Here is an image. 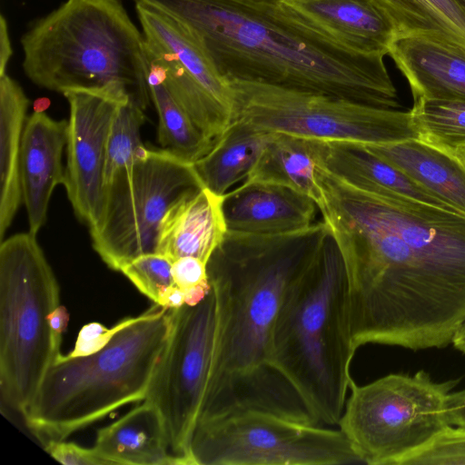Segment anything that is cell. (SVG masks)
I'll use <instances>...</instances> for the list:
<instances>
[{"label":"cell","instance_id":"6da1fadb","mask_svg":"<svg viewBox=\"0 0 465 465\" xmlns=\"http://www.w3.org/2000/svg\"><path fill=\"white\" fill-rule=\"evenodd\" d=\"M347 277L356 350L441 349L465 322V216L360 190L316 163Z\"/></svg>","mask_w":465,"mask_h":465},{"label":"cell","instance_id":"7a4b0ae2","mask_svg":"<svg viewBox=\"0 0 465 465\" xmlns=\"http://www.w3.org/2000/svg\"><path fill=\"white\" fill-rule=\"evenodd\" d=\"M329 233L323 221L275 235L226 232L207 262L216 332L197 425L248 410L318 425L274 367L272 337L286 293L315 260Z\"/></svg>","mask_w":465,"mask_h":465},{"label":"cell","instance_id":"3957f363","mask_svg":"<svg viewBox=\"0 0 465 465\" xmlns=\"http://www.w3.org/2000/svg\"><path fill=\"white\" fill-rule=\"evenodd\" d=\"M178 23L227 82L258 83L395 109L383 55L349 50L281 6L238 0H133Z\"/></svg>","mask_w":465,"mask_h":465},{"label":"cell","instance_id":"277c9868","mask_svg":"<svg viewBox=\"0 0 465 465\" xmlns=\"http://www.w3.org/2000/svg\"><path fill=\"white\" fill-rule=\"evenodd\" d=\"M21 45L25 74L41 88L102 93L144 111L152 102L145 37L121 0H65Z\"/></svg>","mask_w":465,"mask_h":465},{"label":"cell","instance_id":"5b68a950","mask_svg":"<svg viewBox=\"0 0 465 465\" xmlns=\"http://www.w3.org/2000/svg\"><path fill=\"white\" fill-rule=\"evenodd\" d=\"M346 272L331 232L285 295L272 337L274 367L320 426H337L350 385L353 345Z\"/></svg>","mask_w":465,"mask_h":465},{"label":"cell","instance_id":"8992f818","mask_svg":"<svg viewBox=\"0 0 465 465\" xmlns=\"http://www.w3.org/2000/svg\"><path fill=\"white\" fill-rule=\"evenodd\" d=\"M171 324V309L154 303L98 352L61 354L22 415L27 428L45 447L144 401Z\"/></svg>","mask_w":465,"mask_h":465},{"label":"cell","instance_id":"52a82bcc","mask_svg":"<svg viewBox=\"0 0 465 465\" xmlns=\"http://www.w3.org/2000/svg\"><path fill=\"white\" fill-rule=\"evenodd\" d=\"M36 235L18 232L0 244L1 399L21 415L62 354L48 321L60 288Z\"/></svg>","mask_w":465,"mask_h":465},{"label":"cell","instance_id":"ba28073f","mask_svg":"<svg viewBox=\"0 0 465 465\" xmlns=\"http://www.w3.org/2000/svg\"><path fill=\"white\" fill-rule=\"evenodd\" d=\"M459 381L436 382L424 371L352 381L337 426L361 463L397 465L450 425L446 399Z\"/></svg>","mask_w":465,"mask_h":465},{"label":"cell","instance_id":"9c48e42d","mask_svg":"<svg viewBox=\"0 0 465 465\" xmlns=\"http://www.w3.org/2000/svg\"><path fill=\"white\" fill-rule=\"evenodd\" d=\"M202 188L193 163L145 147L104 187L99 218L89 227L94 250L118 272L136 257L156 252L167 211Z\"/></svg>","mask_w":465,"mask_h":465},{"label":"cell","instance_id":"30bf717a","mask_svg":"<svg viewBox=\"0 0 465 465\" xmlns=\"http://www.w3.org/2000/svg\"><path fill=\"white\" fill-rule=\"evenodd\" d=\"M230 85L234 119L262 132L363 144L418 138L411 112L258 83L232 81Z\"/></svg>","mask_w":465,"mask_h":465},{"label":"cell","instance_id":"8fae6325","mask_svg":"<svg viewBox=\"0 0 465 465\" xmlns=\"http://www.w3.org/2000/svg\"><path fill=\"white\" fill-rule=\"evenodd\" d=\"M195 465H344L361 463L338 429L248 410L198 424Z\"/></svg>","mask_w":465,"mask_h":465},{"label":"cell","instance_id":"7c38bea8","mask_svg":"<svg viewBox=\"0 0 465 465\" xmlns=\"http://www.w3.org/2000/svg\"><path fill=\"white\" fill-rule=\"evenodd\" d=\"M170 333L145 401L163 420L169 452L181 465H195L191 443L213 358L216 307L213 290L200 303L171 309Z\"/></svg>","mask_w":465,"mask_h":465},{"label":"cell","instance_id":"4fadbf2b","mask_svg":"<svg viewBox=\"0 0 465 465\" xmlns=\"http://www.w3.org/2000/svg\"><path fill=\"white\" fill-rule=\"evenodd\" d=\"M69 104L64 186L75 216L88 228L100 215L105 153L111 125L125 101L90 91L63 94Z\"/></svg>","mask_w":465,"mask_h":465},{"label":"cell","instance_id":"5bb4252c","mask_svg":"<svg viewBox=\"0 0 465 465\" xmlns=\"http://www.w3.org/2000/svg\"><path fill=\"white\" fill-rule=\"evenodd\" d=\"M68 120H55L42 109L27 116L22 139L20 180L29 231L36 233L46 222L54 188L64 185Z\"/></svg>","mask_w":465,"mask_h":465},{"label":"cell","instance_id":"9a60e30c","mask_svg":"<svg viewBox=\"0 0 465 465\" xmlns=\"http://www.w3.org/2000/svg\"><path fill=\"white\" fill-rule=\"evenodd\" d=\"M280 6L356 53L385 56L398 37L393 22L373 0H286Z\"/></svg>","mask_w":465,"mask_h":465},{"label":"cell","instance_id":"2e32d148","mask_svg":"<svg viewBox=\"0 0 465 465\" xmlns=\"http://www.w3.org/2000/svg\"><path fill=\"white\" fill-rule=\"evenodd\" d=\"M227 232L275 235L306 229L314 223L316 203L291 188L243 182L223 196Z\"/></svg>","mask_w":465,"mask_h":465},{"label":"cell","instance_id":"e0dca14e","mask_svg":"<svg viewBox=\"0 0 465 465\" xmlns=\"http://www.w3.org/2000/svg\"><path fill=\"white\" fill-rule=\"evenodd\" d=\"M311 143L317 164L360 190L458 213L362 143L313 140Z\"/></svg>","mask_w":465,"mask_h":465},{"label":"cell","instance_id":"ac0fdd59","mask_svg":"<svg viewBox=\"0 0 465 465\" xmlns=\"http://www.w3.org/2000/svg\"><path fill=\"white\" fill-rule=\"evenodd\" d=\"M388 55L408 80L413 99L465 101V49L421 35L397 37Z\"/></svg>","mask_w":465,"mask_h":465},{"label":"cell","instance_id":"d6986e66","mask_svg":"<svg viewBox=\"0 0 465 465\" xmlns=\"http://www.w3.org/2000/svg\"><path fill=\"white\" fill-rule=\"evenodd\" d=\"M223 196L202 188L173 204L162 221L156 252L172 262L193 256L207 263L227 232Z\"/></svg>","mask_w":465,"mask_h":465},{"label":"cell","instance_id":"ffe728a7","mask_svg":"<svg viewBox=\"0 0 465 465\" xmlns=\"http://www.w3.org/2000/svg\"><path fill=\"white\" fill-rule=\"evenodd\" d=\"M363 145L465 216V156L419 138Z\"/></svg>","mask_w":465,"mask_h":465},{"label":"cell","instance_id":"44dd1931","mask_svg":"<svg viewBox=\"0 0 465 465\" xmlns=\"http://www.w3.org/2000/svg\"><path fill=\"white\" fill-rule=\"evenodd\" d=\"M93 448L106 465H181L169 452L162 415L145 400L98 430Z\"/></svg>","mask_w":465,"mask_h":465},{"label":"cell","instance_id":"7402d4cb","mask_svg":"<svg viewBox=\"0 0 465 465\" xmlns=\"http://www.w3.org/2000/svg\"><path fill=\"white\" fill-rule=\"evenodd\" d=\"M29 99L6 74L0 75V240L23 203L20 161Z\"/></svg>","mask_w":465,"mask_h":465},{"label":"cell","instance_id":"603a6c76","mask_svg":"<svg viewBox=\"0 0 465 465\" xmlns=\"http://www.w3.org/2000/svg\"><path fill=\"white\" fill-rule=\"evenodd\" d=\"M272 134L234 119L212 149L193 163L203 188L223 196L246 180Z\"/></svg>","mask_w":465,"mask_h":465},{"label":"cell","instance_id":"cb8c5ba5","mask_svg":"<svg viewBox=\"0 0 465 465\" xmlns=\"http://www.w3.org/2000/svg\"><path fill=\"white\" fill-rule=\"evenodd\" d=\"M135 11L145 39L169 51L234 118L230 83L218 74L193 37L174 20L149 5L136 3Z\"/></svg>","mask_w":465,"mask_h":465},{"label":"cell","instance_id":"d4e9b609","mask_svg":"<svg viewBox=\"0 0 465 465\" xmlns=\"http://www.w3.org/2000/svg\"><path fill=\"white\" fill-rule=\"evenodd\" d=\"M244 182L282 185L311 197L319 207L322 194L316 178L311 140L272 134Z\"/></svg>","mask_w":465,"mask_h":465},{"label":"cell","instance_id":"484cf974","mask_svg":"<svg viewBox=\"0 0 465 465\" xmlns=\"http://www.w3.org/2000/svg\"><path fill=\"white\" fill-rule=\"evenodd\" d=\"M399 36L421 35L465 49V8L458 0H373Z\"/></svg>","mask_w":465,"mask_h":465},{"label":"cell","instance_id":"4316f807","mask_svg":"<svg viewBox=\"0 0 465 465\" xmlns=\"http://www.w3.org/2000/svg\"><path fill=\"white\" fill-rule=\"evenodd\" d=\"M148 84L158 115L157 139L161 149L193 163L205 155L215 141L205 135L173 99L163 82V69L149 56Z\"/></svg>","mask_w":465,"mask_h":465},{"label":"cell","instance_id":"83f0119b","mask_svg":"<svg viewBox=\"0 0 465 465\" xmlns=\"http://www.w3.org/2000/svg\"><path fill=\"white\" fill-rule=\"evenodd\" d=\"M410 112L419 139L465 156V101L418 98Z\"/></svg>","mask_w":465,"mask_h":465},{"label":"cell","instance_id":"f1b7e54d","mask_svg":"<svg viewBox=\"0 0 465 465\" xmlns=\"http://www.w3.org/2000/svg\"><path fill=\"white\" fill-rule=\"evenodd\" d=\"M145 111L137 104L123 102L114 117L105 153L104 189L121 171L133 164L145 148L141 129L145 122Z\"/></svg>","mask_w":465,"mask_h":465},{"label":"cell","instance_id":"f546056e","mask_svg":"<svg viewBox=\"0 0 465 465\" xmlns=\"http://www.w3.org/2000/svg\"><path fill=\"white\" fill-rule=\"evenodd\" d=\"M172 262L164 255L153 252L140 255L125 264L121 272L147 298L158 303L160 295L174 284Z\"/></svg>","mask_w":465,"mask_h":465},{"label":"cell","instance_id":"4dcf8cb0","mask_svg":"<svg viewBox=\"0 0 465 465\" xmlns=\"http://www.w3.org/2000/svg\"><path fill=\"white\" fill-rule=\"evenodd\" d=\"M397 465H465V428L447 426Z\"/></svg>","mask_w":465,"mask_h":465},{"label":"cell","instance_id":"1f68e13d","mask_svg":"<svg viewBox=\"0 0 465 465\" xmlns=\"http://www.w3.org/2000/svg\"><path fill=\"white\" fill-rule=\"evenodd\" d=\"M142 314L136 317H127L111 328L99 322H90L84 325L78 332L74 350L65 358H75L92 355L98 352L113 340L117 332L137 322Z\"/></svg>","mask_w":465,"mask_h":465},{"label":"cell","instance_id":"d6a6232c","mask_svg":"<svg viewBox=\"0 0 465 465\" xmlns=\"http://www.w3.org/2000/svg\"><path fill=\"white\" fill-rule=\"evenodd\" d=\"M45 450L55 460L65 465H104L94 448H84L76 443L51 441Z\"/></svg>","mask_w":465,"mask_h":465},{"label":"cell","instance_id":"836d02e7","mask_svg":"<svg viewBox=\"0 0 465 465\" xmlns=\"http://www.w3.org/2000/svg\"><path fill=\"white\" fill-rule=\"evenodd\" d=\"M172 275L174 284L183 291L210 282L207 263L193 256H184L173 261Z\"/></svg>","mask_w":465,"mask_h":465},{"label":"cell","instance_id":"e575fe53","mask_svg":"<svg viewBox=\"0 0 465 465\" xmlns=\"http://www.w3.org/2000/svg\"><path fill=\"white\" fill-rule=\"evenodd\" d=\"M446 415L450 425L465 428V390L448 394Z\"/></svg>","mask_w":465,"mask_h":465},{"label":"cell","instance_id":"d590c367","mask_svg":"<svg viewBox=\"0 0 465 465\" xmlns=\"http://www.w3.org/2000/svg\"><path fill=\"white\" fill-rule=\"evenodd\" d=\"M13 49L9 35L8 24L3 14L0 15V75L6 74Z\"/></svg>","mask_w":465,"mask_h":465},{"label":"cell","instance_id":"8d00e7d4","mask_svg":"<svg viewBox=\"0 0 465 465\" xmlns=\"http://www.w3.org/2000/svg\"><path fill=\"white\" fill-rule=\"evenodd\" d=\"M157 304L167 309L180 308L185 304L184 292L173 284L162 292Z\"/></svg>","mask_w":465,"mask_h":465},{"label":"cell","instance_id":"74e56055","mask_svg":"<svg viewBox=\"0 0 465 465\" xmlns=\"http://www.w3.org/2000/svg\"><path fill=\"white\" fill-rule=\"evenodd\" d=\"M49 325L54 334L62 339L69 322V312L65 306L59 305L48 316Z\"/></svg>","mask_w":465,"mask_h":465},{"label":"cell","instance_id":"f35d334b","mask_svg":"<svg viewBox=\"0 0 465 465\" xmlns=\"http://www.w3.org/2000/svg\"><path fill=\"white\" fill-rule=\"evenodd\" d=\"M211 291L212 285L210 282L183 291L185 295V304L189 306L197 305L205 299Z\"/></svg>","mask_w":465,"mask_h":465},{"label":"cell","instance_id":"ab89813d","mask_svg":"<svg viewBox=\"0 0 465 465\" xmlns=\"http://www.w3.org/2000/svg\"><path fill=\"white\" fill-rule=\"evenodd\" d=\"M451 344L456 350L465 354V322L456 332Z\"/></svg>","mask_w":465,"mask_h":465},{"label":"cell","instance_id":"60d3db41","mask_svg":"<svg viewBox=\"0 0 465 465\" xmlns=\"http://www.w3.org/2000/svg\"><path fill=\"white\" fill-rule=\"evenodd\" d=\"M253 5H266V6H280L282 3L286 0H238Z\"/></svg>","mask_w":465,"mask_h":465},{"label":"cell","instance_id":"b9f144b4","mask_svg":"<svg viewBox=\"0 0 465 465\" xmlns=\"http://www.w3.org/2000/svg\"><path fill=\"white\" fill-rule=\"evenodd\" d=\"M458 1L465 8V0H458Z\"/></svg>","mask_w":465,"mask_h":465}]
</instances>
